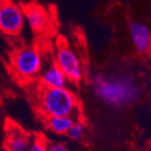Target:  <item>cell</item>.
I'll use <instances>...</instances> for the list:
<instances>
[{"label": "cell", "instance_id": "10", "mask_svg": "<svg viewBox=\"0 0 151 151\" xmlns=\"http://www.w3.org/2000/svg\"><path fill=\"white\" fill-rule=\"evenodd\" d=\"M75 122L76 119H74V116H52L45 119L47 128L58 135L68 134Z\"/></svg>", "mask_w": 151, "mask_h": 151}, {"label": "cell", "instance_id": "8", "mask_svg": "<svg viewBox=\"0 0 151 151\" xmlns=\"http://www.w3.org/2000/svg\"><path fill=\"white\" fill-rule=\"evenodd\" d=\"M39 83L41 87L45 88H65L68 87L70 81L58 65L55 63L49 65L42 70L39 75Z\"/></svg>", "mask_w": 151, "mask_h": 151}, {"label": "cell", "instance_id": "13", "mask_svg": "<svg viewBox=\"0 0 151 151\" xmlns=\"http://www.w3.org/2000/svg\"><path fill=\"white\" fill-rule=\"evenodd\" d=\"M49 151H70L69 148L63 143L60 142H54L49 144Z\"/></svg>", "mask_w": 151, "mask_h": 151}, {"label": "cell", "instance_id": "3", "mask_svg": "<svg viewBox=\"0 0 151 151\" xmlns=\"http://www.w3.org/2000/svg\"><path fill=\"white\" fill-rule=\"evenodd\" d=\"M11 67L16 77L22 81H31L40 75L42 72V56L35 48H20L13 53Z\"/></svg>", "mask_w": 151, "mask_h": 151}, {"label": "cell", "instance_id": "1", "mask_svg": "<svg viewBox=\"0 0 151 151\" xmlns=\"http://www.w3.org/2000/svg\"><path fill=\"white\" fill-rule=\"evenodd\" d=\"M94 95L114 108H124L135 104L141 96V87L127 74H96L92 78Z\"/></svg>", "mask_w": 151, "mask_h": 151}, {"label": "cell", "instance_id": "6", "mask_svg": "<svg viewBox=\"0 0 151 151\" xmlns=\"http://www.w3.org/2000/svg\"><path fill=\"white\" fill-rule=\"evenodd\" d=\"M129 35L137 52L146 54L151 50V32L146 24L139 21H131Z\"/></svg>", "mask_w": 151, "mask_h": 151}, {"label": "cell", "instance_id": "2", "mask_svg": "<svg viewBox=\"0 0 151 151\" xmlns=\"http://www.w3.org/2000/svg\"><path fill=\"white\" fill-rule=\"evenodd\" d=\"M38 107L45 119L52 116H74L78 111L77 96L68 87H40L38 92Z\"/></svg>", "mask_w": 151, "mask_h": 151}, {"label": "cell", "instance_id": "7", "mask_svg": "<svg viewBox=\"0 0 151 151\" xmlns=\"http://www.w3.org/2000/svg\"><path fill=\"white\" fill-rule=\"evenodd\" d=\"M25 21L34 32L40 33L49 28L50 17L47 10L40 5L31 4L24 8Z\"/></svg>", "mask_w": 151, "mask_h": 151}, {"label": "cell", "instance_id": "5", "mask_svg": "<svg viewBox=\"0 0 151 151\" xmlns=\"http://www.w3.org/2000/svg\"><path fill=\"white\" fill-rule=\"evenodd\" d=\"M54 63L63 70L70 83H81L85 76L81 59L75 50L68 45H60L55 54Z\"/></svg>", "mask_w": 151, "mask_h": 151}, {"label": "cell", "instance_id": "12", "mask_svg": "<svg viewBox=\"0 0 151 151\" xmlns=\"http://www.w3.org/2000/svg\"><path fill=\"white\" fill-rule=\"evenodd\" d=\"M28 151H49V144L42 136H36L32 139Z\"/></svg>", "mask_w": 151, "mask_h": 151}, {"label": "cell", "instance_id": "14", "mask_svg": "<svg viewBox=\"0 0 151 151\" xmlns=\"http://www.w3.org/2000/svg\"><path fill=\"white\" fill-rule=\"evenodd\" d=\"M150 105H151V99H150Z\"/></svg>", "mask_w": 151, "mask_h": 151}, {"label": "cell", "instance_id": "4", "mask_svg": "<svg viewBox=\"0 0 151 151\" xmlns=\"http://www.w3.org/2000/svg\"><path fill=\"white\" fill-rule=\"evenodd\" d=\"M24 9L12 0H2L0 5V30L9 36H16L24 27Z\"/></svg>", "mask_w": 151, "mask_h": 151}, {"label": "cell", "instance_id": "9", "mask_svg": "<svg viewBox=\"0 0 151 151\" xmlns=\"http://www.w3.org/2000/svg\"><path fill=\"white\" fill-rule=\"evenodd\" d=\"M30 135L21 130L19 127H9L6 130L5 139V150L6 151H28L30 144L32 142Z\"/></svg>", "mask_w": 151, "mask_h": 151}, {"label": "cell", "instance_id": "11", "mask_svg": "<svg viewBox=\"0 0 151 151\" xmlns=\"http://www.w3.org/2000/svg\"><path fill=\"white\" fill-rule=\"evenodd\" d=\"M83 134H85V126H83V124L76 121L67 135L72 141H81L83 137Z\"/></svg>", "mask_w": 151, "mask_h": 151}]
</instances>
